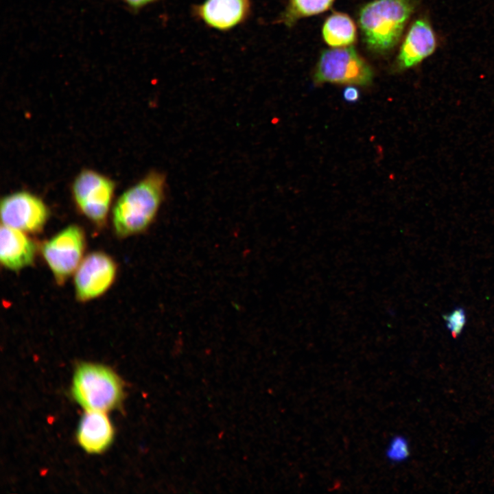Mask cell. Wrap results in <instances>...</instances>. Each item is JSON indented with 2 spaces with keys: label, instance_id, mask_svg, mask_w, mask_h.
<instances>
[{
  "label": "cell",
  "instance_id": "cell-1",
  "mask_svg": "<svg viewBox=\"0 0 494 494\" xmlns=\"http://www.w3.org/2000/svg\"><path fill=\"white\" fill-rule=\"evenodd\" d=\"M165 188V176L152 172L124 192L113 210L116 235L122 238L145 231L158 212Z\"/></svg>",
  "mask_w": 494,
  "mask_h": 494
},
{
  "label": "cell",
  "instance_id": "cell-2",
  "mask_svg": "<svg viewBox=\"0 0 494 494\" xmlns=\"http://www.w3.org/2000/svg\"><path fill=\"white\" fill-rule=\"evenodd\" d=\"M412 0H375L360 11L358 23L364 43L377 53L392 49L414 10Z\"/></svg>",
  "mask_w": 494,
  "mask_h": 494
},
{
  "label": "cell",
  "instance_id": "cell-3",
  "mask_svg": "<svg viewBox=\"0 0 494 494\" xmlns=\"http://www.w3.org/2000/svg\"><path fill=\"white\" fill-rule=\"evenodd\" d=\"M72 394L88 411L106 412L121 401L123 388L119 377L103 365L84 363L73 375Z\"/></svg>",
  "mask_w": 494,
  "mask_h": 494
},
{
  "label": "cell",
  "instance_id": "cell-4",
  "mask_svg": "<svg viewBox=\"0 0 494 494\" xmlns=\"http://www.w3.org/2000/svg\"><path fill=\"white\" fill-rule=\"evenodd\" d=\"M373 78L372 68L353 47L323 51L314 73L317 84L368 86Z\"/></svg>",
  "mask_w": 494,
  "mask_h": 494
},
{
  "label": "cell",
  "instance_id": "cell-5",
  "mask_svg": "<svg viewBox=\"0 0 494 494\" xmlns=\"http://www.w3.org/2000/svg\"><path fill=\"white\" fill-rule=\"evenodd\" d=\"M84 231L78 225H70L41 246V254L56 281L62 284L78 268L85 249Z\"/></svg>",
  "mask_w": 494,
  "mask_h": 494
},
{
  "label": "cell",
  "instance_id": "cell-6",
  "mask_svg": "<svg viewBox=\"0 0 494 494\" xmlns=\"http://www.w3.org/2000/svg\"><path fill=\"white\" fill-rule=\"evenodd\" d=\"M115 189L108 177L93 170L81 172L72 185L73 199L78 209L95 224L106 220Z\"/></svg>",
  "mask_w": 494,
  "mask_h": 494
},
{
  "label": "cell",
  "instance_id": "cell-7",
  "mask_svg": "<svg viewBox=\"0 0 494 494\" xmlns=\"http://www.w3.org/2000/svg\"><path fill=\"white\" fill-rule=\"evenodd\" d=\"M49 218V210L38 196L27 191H17L1 202L2 224L25 233L41 231Z\"/></svg>",
  "mask_w": 494,
  "mask_h": 494
},
{
  "label": "cell",
  "instance_id": "cell-8",
  "mask_svg": "<svg viewBox=\"0 0 494 494\" xmlns=\"http://www.w3.org/2000/svg\"><path fill=\"white\" fill-rule=\"evenodd\" d=\"M117 274L115 261L103 252H93L82 259L75 270L77 298L87 301L102 295L111 286Z\"/></svg>",
  "mask_w": 494,
  "mask_h": 494
},
{
  "label": "cell",
  "instance_id": "cell-9",
  "mask_svg": "<svg viewBox=\"0 0 494 494\" xmlns=\"http://www.w3.org/2000/svg\"><path fill=\"white\" fill-rule=\"evenodd\" d=\"M250 10L251 0H206L194 12L208 26L228 30L244 21Z\"/></svg>",
  "mask_w": 494,
  "mask_h": 494
},
{
  "label": "cell",
  "instance_id": "cell-10",
  "mask_svg": "<svg viewBox=\"0 0 494 494\" xmlns=\"http://www.w3.org/2000/svg\"><path fill=\"white\" fill-rule=\"evenodd\" d=\"M25 233L1 225L0 260L6 269L18 271L34 263L37 251L36 245Z\"/></svg>",
  "mask_w": 494,
  "mask_h": 494
},
{
  "label": "cell",
  "instance_id": "cell-11",
  "mask_svg": "<svg viewBox=\"0 0 494 494\" xmlns=\"http://www.w3.org/2000/svg\"><path fill=\"white\" fill-rule=\"evenodd\" d=\"M436 47V38L430 23L420 19L410 27L397 57L399 69H406L419 64L431 55Z\"/></svg>",
  "mask_w": 494,
  "mask_h": 494
},
{
  "label": "cell",
  "instance_id": "cell-12",
  "mask_svg": "<svg viewBox=\"0 0 494 494\" xmlns=\"http://www.w3.org/2000/svg\"><path fill=\"white\" fill-rule=\"evenodd\" d=\"M114 431L112 424L100 411H88L82 416L78 430V440L89 453H99L111 443Z\"/></svg>",
  "mask_w": 494,
  "mask_h": 494
},
{
  "label": "cell",
  "instance_id": "cell-13",
  "mask_svg": "<svg viewBox=\"0 0 494 494\" xmlns=\"http://www.w3.org/2000/svg\"><path fill=\"white\" fill-rule=\"evenodd\" d=\"M322 36L329 46L341 47L353 44L356 39V27L346 14L335 12L325 21Z\"/></svg>",
  "mask_w": 494,
  "mask_h": 494
},
{
  "label": "cell",
  "instance_id": "cell-14",
  "mask_svg": "<svg viewBox=\"0 0 494 494\" xmlns=\"http://www.w3.org/2000/svg\"><path fill=\"white\" fill-rule=\"evenodd\" d=\"M334 0H290L283 16V22L292 25L298 19L328 10Z\"/></svg>",
  "mask_w": 494,
  "mask_h": 494
},
{
  "label": "cell",
  "instance_id": "cell-15",
  "mask_svg": "<svg viewBox=\"0 0 494 494\" xmlns=\"http://www.w3.org/2000/svg\"><path fill=\"white\" fill-rule=\"evenodd\" d=\"M409 455V447L407 440L401 436L392 438L386 450V456L392 462H400L405 460Z\"/></svg>",
  "mask_w": 494,
  "mask_h": 494
},
{
  "label": "cell",
  "instance_id": "cell-16",
  "mask_svg": "<svg viewBox=\"0 0 494 494\" xmlns=\"http://www.w3.org/2000/svg\"><path fill=\"white\" fill-rule=\"evenodd\" d=\"M444 320L451 335L456 338L460 334L465 325L466 314L462 308L458 307L445 315Z\"/></svg>",
  "mask_w": 494,
  "mask_h": 494
},
{
  "label": "cell",
  "instance_id": "cell-17",
  "mask_svg": "<svg viewBox=\"0 0 494 494\" xmlns=\"http://www.w3.org/2000/svg\"><path fill=\"white\" fill-rule=\"evenodd\" d=\"M342 97L344 101L348 103H355L359 100L360 94L357 88L350 85L344 89Z\"/></svg>",
  "mask_w": 494,
  "mask_h": 494
},
{
  "label": "cell",
  "instance_id": "cell-18",
  "mask_svg": "<svg viewBox=\"0 0 494 494\" xmlns=\"http://www.w3.org/2000/svg\"><path fill=\"white\" fill-rule=\"evenodd\" d=\"M132 11H138L157 0H119Z\"/></svg>",
  "mask_w": 494,
  "mask_h": 494
}]
</instances>
